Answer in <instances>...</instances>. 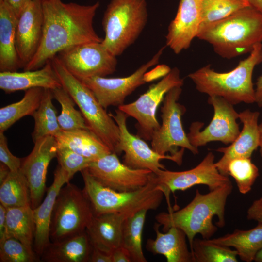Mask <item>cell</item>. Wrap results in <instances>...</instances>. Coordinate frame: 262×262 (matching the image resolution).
I'll return each mask as SVG.
<instances>
[{
  "mask_svg": "<svg viewBox=\"0 0 262 262\" xmlns=\"http://www.w3.org/2000/svg\"><path fill=\"white\" fill-rule=\"evenodd\" d=\"M43 29L39 49L24 70L40 69L61 51L90 42H102L93 26L100 3L81 5L61 0H41Z\"/></svg>",
  "mask_w": 262,
  "mask_h": 262,
  "instance_id": "6da1fadb",
  "label": "cell"
},
{
  "mask_svg": "<svg viewBox=\"0 0 262 262\" xmlns=\"http://www.w3.org/2000/svg\"><path fill=\"white\" fill-rule=\"evenodd\" d=\"M232 189L230 181L207 194H201L196 189L194 198L185 207L175 212L161 213L155 219L163 226L164 232L171 227L181 229L191 248L197 234L203 239H209L217 231V226H225L226 204Z\"/></svg>",
  "mask_w": 262,
  "mask_h": 262,
  "instance_id": "7a4b0ae2",
  "label": "cell"
},
{
  "mask_svg": "<svg viewBox=\"0 0 262 262\" xmlns=\"http://www.w3.org/2000/svg\"><path fill=\"white\" fill-rule=\"evenodd\" d=\"M198 39L209 43L220 57L230 59L250 52L262 42V14L251 6L200 27Z\"/></svg>",
  "mask_w": 262,
  "mask_h": 262,
  "instance_id": "3957f363",
  "label": "cell"
},
{
  "mask_svg": "<svg viewBox=\"0 0 262 262\" xmlns=\"http://www.w3.org/2000/svg\"><path fill=\"white\" fill-rule=\"evenodd\" d=\"M262 62V44H256L249 55L241 61L233 69L218 72L204 66L188 75L196 89L209 96L224 98L233 105L241 102H255L252 75L256 66Z\"/></svg>",
  "mask_w": 262,
  "mask_h": 262,
  "instance_id": "277c9868",
  "label": "cell"
},
{
  "mask_svg": "<svg viewBox=\"0 0 262 262\" xmlns=\"http://www.w3.org/2000/svg\"><path fill=\"white\" fill-rule=\"evenodd\" d=\"M81 172L84 184L83 191L94 214L117 213L130 216L141 210H155L164 196L154 172L146 186L128 192H118L104 186L86 169Z\"/></svg>",
  "mask_w": 262,
  "mask_h": 262,
  "instance_id": "5b68a950",
  "label": "cell"
},
{
  "mask_svg": "<svg viewBox=\"0 0 262 262\" xmlns=\"http://www.w3.org/2000/svg\"><path fill=\"white\" fill-rule=\"evenodd\" d=\"M50 61L62 86L79 107L89 129L98 136L112 152L120 155V131L115 121L89 88L70 72L57 55Z\"/></svg>",
  "mask_w": 262,
  "mask_h": 262,
  "instance_id": "8992f818",
  "label": "cell"
},
{
  "mask_svg": "<svg viewBox=\"0 0 262 262\" xmlns=\"http://www.w3.org/2000/svg\"><path fill=\"white\" fill-rule=\"evenodd\" d=\"M148 19L147 0H111L104 12L102 43L118 56L138 38Z\"/></svg>",
  "mask_w": 262,
  "mask_h": 262,
  "instance_id": "52a82bcc",
  "label": "cell"
},
{
  "mask_svg": "<svg viewBox=\"0 0 262 262\" xmlns=\"http://www.w3.org/2000/svg\"><path fill=\"white\" fill-rule=\"evenodd\" d=\"M93 215L90 202L83 190L67 183L60 189L54 204L49 231L51 242L84 232Z\"/></svg>",
  "mask_w": 262,
  "mask_h": 262,
  "instance_id": "ba28073f",
  "label": "cell"
},
{
  "mask_svg": "<svg viewBox=\"0 0 262 262\" xmlns=\"http://www.w3.org/2000/svg\"><path fill=\"white\" fill-rule=\"evenodd\" d=\"M182 93L181 86L175 87L165 95L161 108L162 124L154 133L151 140L152 149L165 155L178 153V147L184 148L193 154H198V149L190 143L181 122V117L186 111V107L178 102Z\"/></svg>",
  "mask_w": 262,
  "mask_h": 262,
  "instance_id": "9c48e42d",
  "label": "cell"
},
{
  "mask_svg": "<svg viewBox=\"0 0 262 262\" xmlns=\"http://www.w3.org/2000/svg\"><path fill=\"white\" fill-rule=\"evenodd\" d=\"M183 84L184 80L180 77L179 69L174 67L159 82L151 85L135 101L124 104L118 109L128 117L136 120L137 136L144 140L151 141L154 133L160 127L156 117L159 105L170 89L177 86L182 87Z\"/></svg>",
  "mask_w": 262,
  "mask_h": 262,
  "instance_id": "30bf717a",
  "label": "cell"
},
{
  "mask_svg": "<svg viewBox=\"0 0 262 262\" xmlns=\"http://www.w3.org/2000/svg\"><path fill=\"white\" fill-rule=\"evenodd\" d=\"M73 75L78 79L106 77L116 68V56L102 42H90L68 48L57 55Z\"/></svg>",
  "mask_w": 262,
  "mask_h": 262,
  "instance_id": "8fae6325",
  "label": "cell"
},
{
  "mask_svg": "<svg viewBox=\"0 0 262 262\" xmlns=\"http://www.w3.org/2000/svg\"><path fill=\"white\" fill-rule=\"evenodd\" d=\"M208 103L213 108V117L201 131L203 123L196 121L191 124L187 134L190 143L196 148L212 141H220L225 145L231 144L241 131L236 121L239 113L232 104L220 97L209 96Z\"/></svg>",
  "mask_w": 262,
  "mask_h": 262,
  "instance_id": "7c38bea8",
  "label": "cell"
},
{
  "mask_svg": "<svg viewBox=\"0 0 262 262\" xmlns=\"http://www.w3.org/2000/svg\"><path fill=\"white\" fill-rule=\"evenodd\" d=\"M115 114L110 113L111 116L117 124L120 131L119 151L124 152L122 163L132 169H149L154 173L165 169L160 161L167 159L180 165L182 164L184 148L174 155H161L150 148L144 140L130 133L127 126L128 115L119 109Z\"/></svg>",
  "mask_w": 262,
  "mask_h": 262,
  "instance_id": "4fadbf2b",
  "label": "cell"
},
{
  "mask_svg": "<svg viewBox=\"0 0 262 262\" xmlns=\"http://www.w3.org/2000/svg\"><path fill=\"white\" fill-rule=\"evenodd\" d=\"M165 46L161 48L147 62L131 74L123 77H92L79 79L93 92L100 104L106 109L111 106L118 107L124 104L126 98L146 82L144 74L158 64Z\"/></svg>",
  "mask_w": 262,
  "mask_h": 262,
  "instance_id": "5bb4252c",
  "label": "cell"
},
{
  "mask_svg": "<svg viewBox=\"0 0 262 262\" xmlns=\"http://www.w3.org/2000/svg\"><path fill=\"white\" fill-rule=\"evenodd\" d=\"M214 159V154L210 151L192 169L182 171L160 169L154 173L168 203L171 192L185 191L198 184L206 185L212 191L230 181L228 176L222 175L218 170Z\"/></svg>",
  "mask_w": 262,
  "mask_h": 262,
  "instance_id": "9a60e30c",
  "label": "cell"
},
{
  "mask_svg": "<svg viewBox=\"0 0 262 262\" xmlns=\"http://www.w3.org/2000/svg\"><path fill=\"white\" fill-rule=\"evenodd\" d=\"M85 169L102 185L118 192L142 188L149 182L153 173L149 169H132L126 166L114 152L92 161Z\"/></svg>",
  "mask_w": 262,
  "mask_h": 262,
  "instance_id": "2e32d148",
  "label": "cell"
},
{
  "mask_svg": "<svg viewBox=\"0 0 262 262\" xmlns=\"http://www.w3.org/2000/svg\"><path fill=\"white\" fill-rule=\"evenodd\" d=\"M34 144L30 154L22 160L20 168L29 185L33 209L42 201L46 190L48 167L50 161L56 157L57 149L56 141L52 136L42 138Z\"/></svg>",
  "mask_w": 262,
  "mask_h": 262,
  "instance_id": "e0dca14e",
  "label": "cell"
},
{
  "mask_svg": "<svg viewBox=\"0 0 262 262\" xmlns=\"http://www.w3.org/2000/svg\"><path fill=\"white\" fill-rule=\"evenodd\" d=\"M202 0H180L175 17L168 27L166 46L178 54L196 37L201 23Z\"/></svg>",
  "mask_w": 262,
  "mask_h": 262,
  "instance_id": "ac0fdd59",
  "label": "cell"
},
{
  "mask_svg": "<svg viewBox=\"0 0 262 262\" xmlns=\"http://www.w3.org/2000/svg\"><path fill=\"white\" fill-rule=\"evenodd\" d=\"M43 29L41 0H31L20 15L16 30V48L22 68L33 59L40 46Z\"/></svg>",
  "mask_w": 262,
  "mask_h": 262,
  "instance_id": "d6986e66",
  "label": "cell"
},
{
  "mask_svg": "<svg viewBox=\"0 0 262 262\" xmlns=\"http://www.w3.org/2000/svg\"><path fill=\"white\" fill-rule=\"evenodd\" d=\"M260 113L246 109L239 113L243 128L236 139L227 147H220L216 151L223 154L215 165L222 175L228 176V166L235 159L250 158L260 145V133L258 119Z\"/></svg>",
  "mask_w": 262,
  "mask_h": 262,
  "instance_id": "ffe728a7",
  "label": "cell"
},
{
  "mask_svg": "<svg viewBox=\"0 0 262 262\" xmlns=\"http://www.w3.org/2000/svg\"><path fill=\"white\" fill-rule=\"evenodd\" d=\"M69 180L66 172L58 165L54 172L53 183L47 190L45 198L38 207L33 209L35 224L33 248L39 257L51 242L50 226L57 196L63 186Z\"/></svg>",
  "mask_w": 262,
  "mask_h": 262,
  "instance_id": "44dd1931",
  "label": "cell"
},
{
  "mask_svg": "<svg viewBox=\"0 0 262 262\" xmlns=\"http://www.w3.org/2000/svg\"><path fill=\"white\" fill-rule=\"evenodd\" d=\"M128 216L117 213H94L86 229L93 246L109 254L122 246L123 224Z\"/></svg>",
  "mask_w": 262,
  "mask_h": 262,
  "instance_id": "7402d4cb",
  "label": "cell"
},
{
  "mask_svg": "<svg viewBox=\"0 0 262 262\" xmlns=\"http://www.w3.org/2000/svg\"><path fill=\"white\" fill-rule=\"evenodd\" d=\"M61 87V83L51 61L36 70L0 72V88L6 93L33 88L53 90Z\"/></svg>",
  "mask_w": 262,
  "mask_h": 262,
  "instance_id": "603a6c76",
  "label": "cell"
},
{
  "mask_svg": "<svg viewBox=\"0 0 262 262\" xmlns=\"http://www.w3.org/2000/svg\"><path fill=\"white\" fill-rule=\"evenodd\" d=\"M160 226L155 224L156 238L147 240L146 249L153 254L164 256L167 262H194L193 254L187 246L185 233L176 227L163 233L159 229Z\"/></svg>",
  "mask_w": 262,
  "mask_h": 262,
  "instance_id": "cb8c5ba5",
  "label": "cell"
},
{
  "mask_svg": "<svg viewBox=\"0 0 262 262\" xmlns=\"http://www.w3.org/2000/svg\"><path fill=\"white\" fill-rule=\"evenodd\" d=\"M18 17L3 0L0 1V71L15 72L22 68L16 48Z\"/></svg>",
  "mask_w": 262,
  "mask_h": 262,
  "instance_id": "d4e9b609",
  "label": "cell"
},
{
  "mask_svg": "<svg viewBox=\"0 0 262 262\" xmlns=\"http://www.w3.org/2000/svg\"><path fill=\"white\" fill-rule=\"evenodd\" d=\"M93 245L86 230L59 241L50 242L40 256L46 262H89Z\"/></svg>",
  "mask_w": 262,
  "mask_h": 262,
  "instance_id": "484cf974",
  "label": "cell"
},
{
  "mask_svg": "<svg viewBox=\"0 0 262 262\" xmlns=\"http://www.w3.org/2000/svg\"><path fill=\"white\" fill-rule=\"evenodd\" d=\"M54 137L57 147H67L93 161L112 152L107 145L89 130H61Z\"/></svg>",
  "mask_w": 262,
  "mask_h": 262,
  "instance_id": "4316f807",
  "label": "cell"
},
{
  "mask_svg": "<svg viewBox=\"0 0 262 262\" xmlns=\"http://www.w3.org/2000/svg\"><path fill=\"white\" fill-rule=\"evenodd\" d=\"M208 240L219 245L233 247L241 260L251 262L262 249V224L258 223L256 227L250 229H237L231 233Z\"/></svg>",
  "mask_w": 262,
  "mask_h": 262,
  "instance_id": "83f0119b",
  "label": "cell"
},
{
  "mask_svg": "<svg viewBox=\"0 0 262 262\" xmlns=\"http://www.w3.org/2000/svg\"><path fill=\"white\" fill-rule=\"evenodd\" d=\"M45 89L33 88L25 91L23 98L0 109V132H4L23 117L32 115L38 108Z\"/></svg>",
  "mask_w": 262,
  "mask_h": 262,
  "instance_id": "f1b7e54d",
  "label": "cell"
},
{
  "mask_svg": "<svg viewBox=\"0 0 262 262\" xmlns=\"http://www.w3.org/2000/svg\"><path fill=\"white\" fill-rule=\"evenodd\" d=\"M6 209L7 238L14 237L33 248L35 224L32 207Z\"/></svg>",
  "mask_w": 262,
  "mask_h": 262,
  "instance_id": "f546056e",
  "label": "cell"
},
{
  "mask_svg": "<svg viewBox=\"0 0 262 262\" xmlns=\"http://www.w3.org/2000/svg\"><path fill=\"white\" fill-rule=\"evenodd\" d=\"M0 186V203L6 208L31 206L29 185L20 168L10 171Z\"/></svg>",
  "mask_w": 262,
  "mask_h": 262,
  "instance_id": "4dcf8cb0",
  "label": "cell"
},
{
  "mask_svg": "<svg viewBox=\"0 0 262 262\" xmlns=\"http://www.w3.org/2000/svg\"><path fill=\"white\" fill-rule=\"evenodd\" d=\"M53 98L51 90L45 89L40 104L32 115L35 123L32 134L34 143L47 136L54 137L62 130L58 121L57 110L52 102Z\"/></svg>",
  "mask_w": 262,
  "mask_h": 262,
  "instance_id": "1f68e13d",
  "label": "cell"
},
{
  "mask_svg": "<svg viewBox=\"0 0 262 262\" xmlns=\"http://www.w3.org/2000/svg\"><path fill=\"white\" fill-rule=\"evenodd\" d=\"M147 211L141 210L128 216L123 222L122 246L128 251L133 262H147L142 246L143 230Z\"/></svg>",
  "mask_w": 262,
  "mask_h": 262,
  "instance_id": "d6a6232c",
  "label": "cell"
},
{
  "mask_svg": "<svg viewBox=\"0 0 262 262\" xmlns=\"http://www.w3.org/2000/svg\"><path fill=\"white\" fill-rule=\"evenodd\" d=\"M51 91L53 98L61 107V113L58 116L61 130L65 131L89 130L81 112L75 108L76 103L67 91L63 87L51 90Z\"/></svg>",
  "mask_w": 262,
  "mask_h": 262,
  "instance_id": "836d02e7",
  "label": "cell"
},
{
  "mask_svg": "<svg viewBox=\"0 0 262 262\" xmlns=\"http://www.w3.org/2000/svg\"><path fill=\"white\" fill-rule=\"evenodd\" d=\"M190 251L194 262H237L235 249L219 245L208 239L195 238Z\"/></svg>",
  "mask_w": 262,
  "mask_h": 262,
  "instance_id": "e575fe53",
  "label": "cell"
},
{
  "mask_svg": "<svg viewBox=\"0 0 262 262\" xmlns=\"http://www.w3.org/2000/svg\"><path fill=\"white\" fill-rule=\"evenodd\" d=\"M248 6L247 0H202L200 27L225 18Z\"/></svg>",
  "mask_w": 262,
  "mask_h": 262,
  "instance_id": "d590c367",
  "label": "cell"
},
{
  "mask_svg": "<svg viewBox=\"0 0 262 262\" xmlns=\"http://www.w3.org/2000/svg\"><path fill=\"white\" fill-rule=\"evenodd\" d=\"M228 175L234 178L239 191L242 194H246L251 190L259 172L250 158H241L233 159L229 162Z\"/></svg>",
  "mask_w": 262,
  "mask_h": 262,
  "instance_id": "8d00e7d4",
  "label": "cell"
},
{
  "mask_svg": "<svg viewBox=\"0 0 262 262\" xmlns=\"http://www.w3.org/2000/svg\"><path fill=\"white\" fill-rule=\"evenodd\" d=\"M41 261L33 247L14 237L0 243V262H35Z\"/></svg>",
  "mask_w": 262,
  "mask_h": 262,
  "instance_id": "74e56055",
  "label": "cell"
},
{
  "mask_svg": "<svg viewBox=\"0 0 262 262\" xmlns=\"http://www.w3.org/2000/svg\"><path fill=\"white\" fill-rule=\"evenodd\" d=\"M56 157L59 165L66 172L69 180L76 173L86 168L93 161L62 147H57Z\"/></svg>",
  "mask_w": 262,
  "mask_h": 262,
  "instance_id": "f35d334b",
  "label": "cell"
},
{
  "mask_svg": "<svg viewBox=\"0 0 262 262\" xmlns=\"http://www.w3.org/2000/svg\"><path fill=\"white\" fill-rule=\"evenodd\" d=\"M0 161L11 171L19 170L22 164V159L14 156L9 149L7 138L2 132H0Z\"/></svg>",
  "mask_w": 262,
  "mask_h": 262,
  "instance_id": "ab89813d",
  "label": "cell"
},
{
  "mask_svg": "<svg viewBox=\"0 0 262 262\" xmlns=\"http://www.w3.org/2000/svg\"><path fill=\"white\" fill-rule=\"evenodd\" d=\"M171 69L165 64L157 65L154 68L147 71L143 76V80L147 83L163 78L167 75Z\"/></svg>",
  "mask_w": 262,
  "mask_h": 262,
  "instance_id": "60d3db41",
  "label": "cell"
},
{
  "mask_svg": "<svg viewBox=\"0 0 262 262\" xmlns=\"http://www.w3.org/2000/svg\"><path fill=\"white\" fill-rule=\"evenodd\" d=\"M246 217L248 220H255L262 224V196L253 201L247 211Z\"/></svg>",
  "mask_w": 262,
  "mask_h": 262,
  "instance_id": "b9f144b4",
  "label": "cell"
},
{
  "mask_svg": "<svg viewBox=\"0 0 262 262\" xmlns=\"http://www.w3.org/2000/svg\"><path fill=\"white\" fill-rule=\"evenodd\" d=\"M111 255L112 262H131L129 252L122 246L115 249Z\"/></svg>",
  "mask_w": 262,
  "mask_h": 262,
  "instance_id": "7bdbcfd3",
  "label": "cell"
},
{
  "mask_svg": "<svg viewBox=\"0 0 262 262\" xmlns=\"http://www.w3.org/2000/svg\"><path fill=\"white\" fill-rule=\"evenodd\" d=\"M5 1L12 8L16 16L19 17L24 8L31 0H1Z\"/></svg>",
  "mask_w": 262,
  "mask_h": 262,
  "instance_id": "ee69618b",
  "label": "cell"
},
{
  "mask_svg": "<svg viewBox=\"0 0 262 262\" xmlns=\"http://www.w3.org/2000/svg\"><path fill=\"white\" fill-rule=\"evenodd\" d=\"M90 262H112L111 254L104 252L93 246Z\"/></svg>",
  "mask_w": 262,
  "mask_h": 262,
  "instance_id": "f6af8a7d",
  "label": "cell"
},
{
  "mask_svg": "<svg viewBox=\"0 0 262 262\" xmlns=\"http://www.w3.org/2000/svg\"><path fill=\"white\" fill-rule=\"evenodd\" d=\"M6 210L7 209L0 203V243L7 238Z\"/></svg>",
  "mask_w": 262,
  "mask_h": 262,
  "instance_id": "bcb514c9",
  "label": "cell"
},
{
  "mask_svg": "<svg viewBox=\"0 0 262 262\" xmlns=\"http://www.w3.org/2000/svg\"><path fill=\"white\" fill-rule=\"evenodd\" d=\"M256 85L255 102L259 107H262V74L258 77Z\"/></svg>",
  "mask_w": 262,
  "mask_h": 262,
  "instance_id": "7dc6e473",
  "label": "cell"
},
{
  "mask_svg": "<svg viewBox=\"0 0 262 262\" xmlns=\"http://www.w3.org/2000/svg\"><path fill=\"white\" fill-rule=\"evenodd\" d=\"M9 167L4 164L0 163V185L8 177L10 172Z\"/></svg>",
  "mask_w": 262,
  "mask_h": 262,
  "instance_id": "c3c4849f",
  "label": "cell"
},
{
  "mask_svg": "<svg viewBox=\"0 0 262 262\" xmlns=\"http://www.w3.org/2000/svg\"><path fill=\"white\" fill-rule=\"evenodd\" d=\"M250 6L262 14V0H247Z\"/></svg>",
  "mask_w": 262,
  "mask_h": 262,
  "instance_id": "681fc988",
  "label": "cell"
},
{
  "mask_svg": "<svg viewBox=\"0 0 262 262\" xmlns=\"http://www.w3.org/2000/svg\"><path fill=\"white\" fill-rule=\"evenodd\" d=\"M259 130L260 133V153L261 157L262 158V122L259 124Z\"/></svg>",
  "mask_w": 262,
  "mask_h": 262,
  "instance_id": "f907efd6",
  "label": "cell"
},
{
  "mask_svg": "<svg viewBox=\"0 0 262 262\" xmlns=\"http://www.w3.org/2000/svg\"><path fill=\"white\" fill-rule=\"evenodd\" d=\"M254 261L256 262H262V249L256 254Z\"/></svg>",
  "mask_w": 262,
  "mask_h": 262,
  "instance_id": "816d5d0a",
  "label": "cell"
},
{
  "mask_svg": "<svg viewBox=\"0 0 262 262\" xmlns=\"http://www.w3.org/2000/svg\"><path fill=\"white\" fill-rule=\"evenodd\" d=\"M1 0H0V1H1Z\"/></svg>",
  "mask_w": 262,
  "mask_h": 262,
  "instance_id": "f5cc1de1",
  "label": "cell"
}]
</instances>
